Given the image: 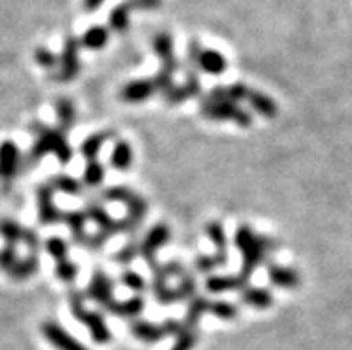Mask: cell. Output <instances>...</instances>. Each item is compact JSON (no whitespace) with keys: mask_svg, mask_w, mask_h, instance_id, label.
<instances>
[{"mask_svg":"<svg viewBox=\"0 0 352 350\" xmlns=\"http://www.w3.org/2000/svg\"><path fill=\"white\" fill-rule=\"evenodd\" d=\"M79 49L80 41L76 36H68L65 40V45H63V54L59 56V70L58 74H54V79L58 83H70L79 76Z\"/></svg>","mask_w":352,"mask_h":350,"instance_id":"cell-4","label":"cell"},{"mask_svg":"<svg viewBox=\"0 0 352 350\" xmlns=\"http://www.w3.org/2000/svg\"><path fill=\"white\" fill-rule=\"evenodd\" d=\"M201 113L208 120H213V122H234L240 127H250L252 125V116H250V113L232 102L206 98L201 106Z\"/></svg>","mask_w":352,"mask_h":350,"instance_id":"cell-3","label":"cell"},{"mask_svg":"<svg viewBox=\"0 0 352 350\" xmlns=\"http://www.w3.org/2000/svg\"><path fill=\"white\" fill-rule=\"evenodd\" d=\"M113 138V133H95L91 134V136H88L85 140V142L80 143V154H82V157H85L86 161H95L97 160L98 152L102 151L104 143L107 142V140H111Z\"/></svg>","mask_w":352,"mask_h":350,"instance_id":"cell-25","label":"cell"},{"mask_svg":"<svg viewBox=\"0 0 352 350\" xmlns=\"http://www.w3.org/2000/svg\"><path fill=\"white\" fill-rule=\"evenodd\" d=\"M0 161H2V164H0L2 173L11 175L14 166H16V146L13 143H4L2 145V149H0Z\"/></svg>","mask_w":352,"mask_h":350,"instance_id":"cell-34","label":"cell"},{"mask_svg":"<svg viewBox=\"0 0 352 350\" xmlns=\"http://www.w3.org/2000/svg\"><path fill=\"white\" fill-rule=\"evenodd\" d=\"M45 248H47V252H49L50 256L56 259V261L67 259L68 243L63 238H59V236H54V238L47 239V245H45Z\"/></svg>","mask_w":352,"mask_h":350,"instance_id":"cell-39","label":"cell"},{"mask_svg":"<svg viewBox=\"0 0 352 350\" xmlns=\"http://www.w3.org/2000/svg\"><path fill=\"white\" fill-rule=\"evenodd\" d=\"M102 4L104 0H85V9L86 11H97Z\"/></svg>","mask_w":352,"mask_h":350,"instance_id":"cell-50","label":"cell"},{"mask_svg":"<svg viewBox=\"0 0 352 350\" xmlns=\"http://www.w3.org/2000/svg\"><path fill=\"white\" fill-rule=\"evenodd\" d=\"M70 309L72 315L79 320L80 324H85L88 327L91 340L95 343H107L111 342V331L104 322V316L97 311H88L85 307V295L79 289L70 292Z\"/></svg>","mask_w":352,"mask_h":350,"instance_id":"cell-2","label":"cell"},{"mask_svg":"<svg viewBox=\"0 0 352 350\" xmlns=\"http://www.w3.org/2000/svg\"><path fill=\"white\" fill-rule=\"evenodd\" d=\"M56 115L59 120V131L61 133H68L74 125H76V107L68 98H59L56 102Z\"/></svg>","mask_w":352,"mask_h":350,"instance_id":"cell-28","label":"cell"},{"mask_svg":"<svg viewBox=\"0 0 352 350\" xmlns=\"http://www.w3.org/2000/svg\"><path fill=\"white\" fill-rule=\"evenodd\" d=\"M86 213L82 211H65L63 213L61 222L67 223L70 227L72 236H74V241L79 245H85L86 243Z\"/></svg>","mask_w":352,"mask_h":350,"instance_id":"cell-22","label":"cell"},{"mask_svg":"<svg viewBox=\"0 0 352 350\" xmlns=\"http://www.w3.org/2000/svg\"><path fill=\"white\" fill-rule=\"evenodd\" d=\"M157 89L152 83V79H136L127 83L125 86H122L120 89V98L124 102L129 104H138L147 100L148 97L156 94Z\"/></svg>","mask_w":352,"mask_h":350,"instance_id":"cell-15","label":"cell"},{"mask_svg":"<svg viewBox=\"0 0 352 350\" xmlns=\"http://www.w3.org/2000/svg\"><path fill=\"white\" fill-rule=\"evenodd\" d=\"M134 191H131L129 188L124 186H115V188H107V190L102 191V199L104 200H111V202H127Z\"/></svg>","mask_w":352,"mask_h":350,"instance_id":"cell-43","label":"cell"},{"mask_svg":"<svg viewBox=\"0 0 352 350\" xmlns=\"http://www.w3.org/2000/svg\"><path fill=\"white\" fill-rule=\"evenodd\" d=\"M229 257L219 256V254H213V256H199L195 259V270L202 272V274H208V272L214 270V268H220L228 263Z\"/></svg>","mask_w":352,"mask_h":350,"instance_id":"cell-36","label":"cell"},{"mask_svg":"<svg viewBox=\"0 0 352 350\" xmlns=\"http://www.w3.org/2000/svg\"><path fill=\"white\" fill-rule=\"evenodd\" d=\"M104 175H106V172H104L102 164L98 163L97 160L88 161V164H86L85 168V175H82V182L89 188L100 186L104 181Z\"/></svg>","mask_w":352,"mask_h":350,"instance_id":"cell-32","label":"cell"},{"mask_svg":"<svg viewBox=\"0 0 352 350\" xmlns=\"http://www.w3.org/2000/svg\"><path fill=\"white\" fill-rule=\"evenodd\" d=\"M210 306H211V302L208 300V298L201 297V295H195V297L190 300V306H188L183 325L195 329L197 325H199V322H201L202 315L210 313Z\"/></svg>","mask_w":352,"mask_h":350,"instance_id":"cell-24","label":"cell"},{"mask_svg":"<svg viewBox=\"0 0 352 350\" xmlns=\"http://www.w3.org/2000/svg\"><path fill=\"white\" fill-rule=\"evenodd\" d=\"M50 186L54 191H59V193H65V195L76 197L80 193V182L77 179H74L72 175H54L52 181H50Z\"/></svg>","mask_w":352,"mask_h":350,"instance_id":"cell-31","label":"cell"},{"mask_svg":"<svg viewBox=\"0 0 352 350\" xmlns=\"http://www.w3.org/2000/svg\"><path fill=\"white\" fill-rule=\"evenodd\" d=\"M0 231H2V234H4L6 238L11 239V241H16V239L22 236V229L13 222L2 223V226H0Z\"/></svg>","mask_w":352,"mask_h":350,"instance_id":"cell-47","label":"cell"},{"mask_svg":"<svg viewBox=\"0 0 352 350\" xmlns=\"http://www.w3.org/2000/svg\"><path fill=\"white\" fill-rule=\"evenodd\" d=\"M14 259H16V254H14L13 247H8L4 252L0 254V265L2 266H13Z\"/></svg>","mask_w":352,"mask_h":350,"instance_id":"cell-49","label":"cell"},{"mask_svg":"<svg viewBox=\"0 0 352 350\" xmlns=\"http://www.w3.org/2000/svg\"><path fill=\"white\" fill-rule=\"evenodd\" d=\"M56 275L59 277V281L63 283H74L77 277V266L70 261V259H61V261L56 263Z\"/></svg>","mask_w":352,"mask_h":350,"instance_id":"cell-40","label":"cell"},{"mask_svg":"<svg viewBox=\"0 0 352 350\" xmlns=\"http://www.w3.org/2000/svg\"><path fill=\"white\" fill-rule=\"evenodd\" d=\"M199 94H201V80H199V77H197L193 72H188L186 85L172 86V88L163 95H165V100L168 106H175V104L184 102L188 98L197 97Z\"/></svg>","mask_w":352,"mask_h":350,"instance_id":"cell-17","label":"cell"},{"mask_svg":"<svg viewBox=\"0 0 352 350\" xmlns=\"http://www.w3.org/2000/svg\"><path fill=\"white\" fill-rule=\"evenodd\" d=\"M54 193L50 184H45V186L38 188V215H40V222L43 226H52V223H59L63 218L61 209L56 208L54 204Z\"/></svg>","mask_w":352,"mask_h":350,"instance_id":"cell-10","label":"cell"},{"mask_svg":"<svg viewBox=\"0 0 352 350\" xmlns=\"http://www.w3.org/2000/svg\"><path fill=\"white\" fill-rule=\"evenodd\" d=\"M206 292L210 293H226L232 292V289H243L249 286V279L245 275L236 274V275H210L206 279Z\"/></svg>","mask_w":352,"mask_h":350,"instance_id":"cell-16","label":"cell"},{"mask_svg":"<svg viewBox=\"0 0 352 350\" xmlns=\"http://www.w3.org/2000/svg\"><path fill=\"white\" fill-rule=\"evenodd\" d=\"M41 333H43L45 340L50 343L56 350H88L80 342H77L76 338L67 333L59 324L47 320L41 324Z\"/></svg>","mask_w":352,"mask_h":350,"instance_id":"cell-7","label":"cell"},{"mask_svg":"<svg viewBox=\"0 0 352 350\" xmlns=\"http://www.w3.org/2000/svg\"><path fill=\"white\" fill-rule=\"evenodd\" d=\"M152 49L154 52L160 56L161 59V70L170 72V74H174L177 70V59L174 56V40H172V36L166 34V32H160V34L154 36V40H152Z\"/></svg>","mask_w":352,"mask_h":350,"instance_id":"cell-14","label":"cell"},{"mask_svg":"<svg viewBox=\"0 0 352 350\" xmlns=\"http://www.w3.org/2000/svg\"><path fill=\"white\" fill-rule=\"evenodd\" d=\"M131 11H133V9H131V6L127 0L113 9L111 13H109V27H111L113 31L115 32L127 31V27H129Z\"/></svg>","mask_w":352,"mask_h":350,"instance_id":"cell-30","label":"cell"},{"mask_svg":"<svg viewBox=\"0 0 352 350\" xmlns=\"http://www.w3.org/2000/svg\"><path fill=\"white\" fill-rule=\"evenodd\" d=\"M133 11H148V9H157L161 0H127Z\"/></svg>","mask_w":352,"mask_h":350,"instance_id":"cell-46","label":"cell"},{"mask_svg":"<svg viewBox=\"0 0 352 350\" xmlns=\"http://www.w3.org/2000/svg\"><path fill=\"white\" fill-rule=\"evenodd\" d=\"M22 238H23V241L27 243V247L31 248L32 252H36V250H38V247H40V238H38V234H36L34 231L27 229V231L22 232Z\"/></svg>","mask_w":352,"mask_h":350,"instance_id":"cell-48","label":"cell"},{"mask_svg":"<svg viewBox=\"0 0 352 350\" xmlns=\"http://www.w3.org/2000/svg\"><path fill=\"white\" fill-rule=\"evenodd\" d=\"M276 250V241L272 238H267V236H256L254 243L249 245V247L241 252L243 256V265H241L240 274L245 275L247 279L250 277V274L254 270H258L261 263H265V259L268 257V254Z\"/></svg>","mask_w":352,"mask_h":350,"instance_id":"cell-5","label":"cell"},{"mask_svg":"<svg viewBox=\"0 0 352 350\" xmlns=\"http://www.w3.org/2000/svg\"><path fill=\"white\" fill-rule=\"evenodd\" d=\"M241 302L254 309H268L274 304L272 293L267 288H258V286H245L241 289Z\"/></svg>","mask_w":352,"mask_h":350,"instance_id":"cell-20","label":"cell"},{"mask_svg":"<svg viewBox=\"0 0 352 350\" xmlns=\"http://www.w3.org/2000/svg\"><path fill=\"white\" fill-rule=\"evenodd\" d=\"M47 154H56L61 164H68L74 157V151H72L65 133H61L59 129H49L40 125L38 138H36V143L32 146V155L36 160H40Z\"/></svg>","mask_w":352,"mask_h":350,"instance_id":"cell-1","label":"cell"},{"mask_svg":"<svg viewBox=\"0 0 352 350\" xmlns=\"http://www.w3.org/2000/svg\"><path fill=\"white\" fill-rule=\"evenodd\" d=\"M131 334L136 340H142L145 343H156L168 336V331H166L165 322L163 324H152L147 320L134 318L131 320Z\"/></svg>","mask_w":352,"mask_h":350,"instance_id":"cell-13","label":"cell"},{"mask_svg":"<svg viewBox=\"0 0 352 350\" xmlns=\"http://www.w3.org/2000/svg\"><path fill=\"white\" fill-rule=\"evenodd\" d=\"M206 234L211 239V243L217 247V252L219 256L229 257L228 256V236H226V231L220 222H210L206 226Z\"/></svg>","mask_w":352,"mask_h":350,"instance_id":"cell-29","label":"cell"},{"mask_svg":"<svg viewBox=\"0 0 352 350\" xmlns=\"http://www.w3.org/2000/svg\"><path fill=\"white\" fill-rule=\"evenodd\" d=\"M154 295H156V300L160 302V304H165V306L166 304H174V302L179 300L177 289L170 288L168 284L157 289V292H154Z\"/></svg>","mask_w":352,"mask_h":350,"instance_id":"cell-44","label":"cell"},{"mask_svg":"<svg viewBox=\"0 0 352 350\" xmlns=\"http://www.w3.org/2000/svg\"><path fill=\"white\" fill-rule=\"evenodd\" d=\"M210 313L213 316L220 320H226V322H231L238 316V307L231 302H226V300H217V302H211L210 306Z\"/></svg>","mask_w":352,"mask_h":350,"instance_id":"cell-33","label":"cell"},{"mask_svg":"<svg viewBox=\"0 0 352 350\" xmlns=\"http://www.w3.org/2000/svg\"><path fill=\"white\" fill-rule=\"evenodd\" d=\"M113 289H115V286H113V281L107 277V274H104L102 270H95L88 284V289H86V295L104 307L107 302L113 300Z\"/></svg>","mask_w":352,"mask_h":350,"instance_id":"cell-12","label":"cell"},{"mask_svg":"<svg viewBox=\"0 0 352 350\" xmlns=\"http://www.w3.org/2000/svg\"><path fill=\"white\" fill-rule=\"evenodd\" d=\"M247 100H249L250 107H252L256 113H259L261 116H267V118H276L277 116L276 100L268 97V95L261 94V91H256V89L254 91L250 89Z\"/></svg>","mask_w":352,"mask_h":350,"instance_id":"cell-23","label":"cell"},{"mask_svg":"<svg viewBox=\"0 0 352 350\" xmlns=\"http://www.w3.org/2000/svg\"><path fill=\"white\" fill-rule=\"evenodd\" d=\"M175 289H177V293H179V300H188V298L192 300V298L197 295L195 279H193L192 275L184 274L183 277H181V283H179V286Z\"/></svg>","mask_w":352,"mask_h":350,"instance_id":"cell-41","label":"cell"},{"mask_svg":"<svg viewBox=\"0 0 352 350\" xmlns=\"http://www.w3.org/2000/svg\"><path fill=\"white\" fill-rule=\"evenodd\" d=\"M136 256H138V245L129 243V245H125L120 252L116 254V261L120 263V265H129Z\"/></svg>","mask_w":352,"mask_h":350,"instance_id":"cell-45","label":"cell"},{"mask_svg":"<svg viewBox=\"0 0 352 350\" xmlns=\"http://www.w3.org/2000/svg\"><path fill=\"white\" fill-rule=\"evenodd\" d=\"M104 309L113 313L116 316H122V318H138L140 315L143 313L145 309V300L142 297H133V298H127V300H115L113 298L111 302H107Z\"/></svg>","mask_w":352,"mask_h":350,"instance_id":"cell-18","label":"cell"},{"mask_svg":"<svg viewBox=\"0 0 352 350\" xmlns=\"http://www.w3.org/2000/svg\"><path fill=\"white\" fill-rule=\"evenodd\" d=\"M268 279L277 288H295L300 284L299 272L288 266L274 265V263H268Z\"/></svg>","mask_w":352,"mask_h":350,"instance_id":"cell-19","label":"cell"},{"mask_svg":"<svg viewBox=\"0 0 352 350\" xmlns=\"http://www.w3.org/2000/svg\"><path fill=\"white\" fill-rule=\"evenodd\" d=\"M85 213H86V218H88V220H91V222L98 227V232L106 236L107 239L113 238V236H116L118 232H122L120 220H115V218L109 217L102 206L88 204V208H86Z\"/></svg>","mask_w":352,"mask_h":350,"instance_id":"cell-11","label":"cell"},{"mask_svg":"<svg viewBox=\"0 0 352 350\" xmlns=\"http://www.w3.org/2000/svg\"><path fill=\"white\" fill-rule=\"evenodd\" d=\"M120 283L124 284L125 288H129L131 292H136V293H142L147 289V283L143 279L142 275L138 272H133V270H125L120 277Z\"/></svg>","mask_w":352,"mask_h":350,"instance_id":"cell-38","label":"cell"},{"mask_svg":"<svg viewBox=\"0 0 352 350\" xmlns=\"http://www.w3.org/2000/svg\"><path fill=\"white\" fill-rule=\"evenodd\" d=\"M107 40H109V31H107L106 27L95 25V27H89L79 41H80V47H85V49L100 50L106 47Z\"/></svg>","mask_w":352,"mask_h":350,"instance_id":"cell-26","label":"cell"},{"mask_svg":"<svg viewBox=\"0 0 352 350\" xmlns=\"http://www.w3.org/2000/svg\"><path fill=\"white\" fill-rule=\"evenodd\" d=\"M170 229L165 223H157L145 234L142 243L138 245V254L145 259V263L156 259V252L165 243H168Z\"/></svg>","mask_w":352,"mask_h":350,"instance_id":"cell-8","label":"cell"},{"mask_svg":"<svg viewBox=\"0 0 352 350\" xmlns=\"http://www.w3.org/2000/svg\"><path fill=\"white\" fill-rule=\"evenodd\" d=\"M197 340H199V336H197L195 329L183 325L181 333L175 336V343L172 350H192L195 347Z\"/></svg>","mask_w":352,"mask_h":350,"instance_id":"cell-37","label":"cell"},{"mask_svg":"<svg viewBox=\"0 0 352 350\" xmlns=\"http://www.w3.org/2000/svg\"><path fill=\"white\" fill-rule=\"evenodd\" d=\"M125 208H127V217H124L120 220L122 232L133 234L142 226L143 218L147 215V200L143 199V197L136 195V193H133L127 199V202H125Z\"/></svg>","mask_w":352,"mask_h":350,"instance_id":"cell-9","label":"cell"},{"mask_svg":"<svg viewBox=\"0 0 352 350\" xmlns=\"http://www.w3.org/2000/svg\"><path fill=\"white\" fill-rule=\"evenodd\" d=\"M34 58L36 63H38L40 67L47 68V70H52V68L59 67V56H56V54L50 52V50L45 49V47H40V49L36 50Z\"/></svg>","mask_w":352,"mask_h":350,"instance_id":"cell-42","label":"cell"},{"mask_svg":"<svg viewBox=\"0 0 352 350\" xmlns=\"http://www.w3.org/2000/svg\"><path fill=\"white\" fill-rule=\"evenodd\" d=\"M190 58H192V63L195 67H199L210 76H220L228 70V59L217 50H201L199 45L193 43L192 50H190Z\"/></svg>","mask_w":352,"mask_h":350,"instance_id":"cell-6","label":"cell"},{"mask_svg":"<svg viewBox=\"0 0 352 350\" xmlns=\"http://www.w3.org/2000/svg\"><path fill=\"white\" fill-rule=\"evenodd\" d=\"M11 272H13L14 279H29L32 274L38 272V257L32 254V256H29L27 259H23V261L14 263L13 270Z\"/></svg>","mask_w":352,"mask_h":350,"instance_id":"cell-35","label":"cell"},{"mask_svg":"<svg viewBox=\"0 0 352 350\" xmlns=\"http://www.w3.org/2000/svg\"><path fill=\"white\" fill-rule=\"evenodd\" d=\"M250 89L245 85H231V86H217L210 91V100H223V102L236 104L249 97Z\"/></svg>","mask_w":352,"mask_h":350,"instance_id":"cell-21","label":"cell"},{"mask_svg":"<svg viewBox=\"0 0 352 350\" xmlns=\"http://www.w3.org/2000/svg\"><path fill=\"white\" fill-rule=\"evenodd\" d=\"M111 166L115 170H120V172H125V170L131 168L133 164V149L127 142H116L115 146H113L111 152Z\"/></svg>","mask_w":352,"mask_h":350,"instance_id":"cell-27","label":"cell"}]
</instances>
